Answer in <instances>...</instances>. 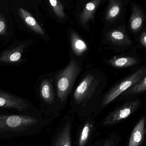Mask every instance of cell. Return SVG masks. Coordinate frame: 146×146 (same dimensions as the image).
Here are the masks:
<instances>
[{"label": "cell", "mask_w": 146, "mask_h": 146, "mask_svg": "<svg viewBox=\"0 0 146 146\" xmlns=\"http://www.w3.org/2000/svg\"><path fill=\"white\" fill-rule=\"evenodd\" d=\"M92 126V124L90 122H87L85 124L79 136L78 141L79 146H84L87 143L91 132Z\"/></svg>", "instance_id": "d6986e66"}, {"label": "cell", "mask_w": 146, "mask_h": 146, "mask_svg": "<svg viewBox=\"0 0 146 146\" xmlns=\"http://www.w3.org/2000/svg\"><path fill=\"white\" fill-rule=\"evenodd\" d=\"M49 2L54 13L58 18L64 19L66 17L64 8L61 1L58 0H50Z\"/></svg>", "instance_id": "ffe728a7"}, {"label": "cell", "mask_w": 146, "mask_h": 146, "mask_svg": "<svg viewBox=\"0 0 146 146\" xmlns=\"http://www.w3.org/2000/svg\"><path fill=\"white\" fill-rule=\"evenodd\" d=\"M81 68L76 60L71 58L67 66L60 71L56 77L58 100L65 101L72 90Z\"/></svg>", "instance_id": "7a4b0ae2"}, {"label": "cell", "mask_w": 146, "mask_h": 146, "mask_svg": "<svg viewBox=\"0 0 146 146\" xmlns=\"http://www.w3.org/2000/svg\"><path fill=\"white\" fill-rule=\"evenodd\" d=\"M101 81V76L98 73H87L74 91L73 96L75 102L82 107L85 106L87 102L94 95Z\"/></svg>", "instance_id": "277c9868"}, {"label": "cell", "mask_w": 146, "mask_h": 146, "mask_svg": "<svg viewBox=\"0 0 146 146\" xmlns=\"http://www.w3.org/2000/svg\"><path fill=\"white\" fill-rule=\"evenodd\" d=\"M138 63V59L132 56L114 57L107 61L108 64L116 68L130 67L137 64Z\"/></svg>", "instance_id": "9a60e30c"}, {"label": "cell", "mask_w": 146, "mask_h": 146, "mask_svg": "<svg viewBox=\"0 0 146 146\" xmlns=\"http://www.w3.org/2000/svg\"><path fill=\"white\" fill-rule=\"evenodd\" d=\"M102 2V0H94L85 4L78 17L79 23L83 27H87L90 22L94 19L96 12Z\"/></svg>", "instance_id": "7c38bea8"}, {"label": "cell", "mask_w": 146, "mask_h": 146, "mask_svg": "<svg viewBox=\"0 0 146 146\" xmlns=\"http://www.w3.org/2000/svg\"><path fill=\"white\" fill-rule=\"evenodd\" d=\"M70 38L71 48L75 55L77 56H82L88 52V45L76 32L71 31Z\"/></svg>", "instance_id": "4fadbf2b"}, {"label": "cell", "mask_w": 146, "mask_h": 146, "mask_svg": "<svg viewBox=\"0 0 146 146\" xmlns=\"http://www.w3.org/2000/svg\"></svg>", "instance_id": "484cf974"}, {"label": "cell", "mask_w": 146, "mask_h": 146, "mask_svg": "<svg viewBox=\"0 0 146 146\" xmlns=\"http://www.w3.org/2000/svg\"><path fill=\"white\" fill-rule=\"evenodd\" d=\"M48 122L37 108L27 113H0V140L38 134Z\"/></svg>", "instance_id": "6da1fadb"}, {"label": "cell", "mask_w": 146, "mask_h": 146, "mask_svg": "<svg viewBox=\"0 0 146 146\" xmlns=\"http://www.w3.org/2000/svg\"><path fill=\"white\" fill-rule=\"evenodd\" d=\"M104 42L111 48L122 51L133 48L134 45L123 27L114 28L107 32L104 36Z\"/></svg>", "instance_id": "8992f818"}, {"label": "cell", "mask_w": 146, "mask_h": 146, "mask_svg": "<svg viewBox=\"0 0 146 146\" xmlns=\"http://www.w3.org/2000/svg\"><path fill=\"white\" fill-rule=\"evenodd\" d=\"M140 101L126 102L109 113L102 122L103 126H110L119 123L135 112L139 106Z\"/></svg>", "instance_id": "52a82bcc"}, {"label": "cell", "mask_w": 146, "mask_h": 146, "mask_svg": "<svg viewBox=\"0 0 146 146\" xmlns=\"http://www.w3.org/2000/svg\"><path fill=\"white\" fill-rule=\"evenodd\" d=\"M146 90V76L135 84L131 86L122 94L123 95H129L145 92Z\"/></svg>", "instance_id": "ac0fdd59"}, {"label": "cell", "mask_w": 146, "mask_h": 146, "mask_svg": "<svg viewBox=\"0 0 146 146\" xmlns=\"http://www.w3.org/2000/svg\"><path fill=\"white\" fill-rule=\"evenodd\" d=\"M114 141L113 140H107L105 141V142L103 143L102 146H114Z\"/></svg>", "instance_id": "603a6c76"}, {"label": "cell", "mask_w": 146, "mask_h": 146, "mask_svg": "<svg viewBox=\"0 0 146 146\" xmlns=\"http://www.w3.org/2000/svg\"><path fill=\"white\" fill-rule=\"evenodd\" d=\"M18 12L20 17L32 30L40 35H44L45 32L43 29L31 13L21 7L19 8Z\"/></svg>", "instance_id": "2e32d148"}, {"label": "cell", "mask_w": 146, "mask_h": 146, "mask_svg": "<svg viewBox=\"0 0 146 146\" xmlns=\"http://www.w3.org/2000/svg\"><path fill=\"white\" fill-rule=\"evenodd\" d=\"M145 123L144 117L138 121L131 132L128 146H139L141 144L145 133Z\"/></svg>", "instance_id": "5bb4252c"}, {"label": "cell", "mask_w": 146, "mask_h": 146, "mask_svg": "<svg viewBox=\"0 0 146 146\" xmlns=\"http://www.w3.org/2000/svg\"><path fill=\"white\" fill-rule=\"evenodd\" d=\"M71 123H66L59 129L52 140L51 146H72Z\"/></svg>", "instance_id": "8fae6325"}, {"label": "cell", "mask_w": 146, "mask_h": 146, "mask_svg": "<svg viewBox=\"0 0 146 146\" xmlns=\"http://www.w3.org/2000/svg\"><path fill=\"white\" fill-rule=\"evenodd\" d=\"M7 24L5 17L0 14V35H4L6 34Z\"/></svg>", "instance_id": "44dd1931"}, {"label": "cell", "mask_w": 146, "mask_h": 146, "mask_svg": "<svg viewBox=\"0 0 146 146\" xmlns=\"http://www.w3.org/2000/svg\"><path fill=\"white\" fill-rule=\"evenodd\" d=\"M40 108L42 114L48 117L49 110L55 101V96L52 84L49 80L44 79L42 82L39 90Z\"/></svg>", "instance_id": "ba28073f"}, {"label": "cell", "mask_w": 146, "mask_h": 146, "mask_svg": "<svg viewBox=\"0 0 146 146\" xmlns=\"http://www.w3.org/2000/svg\"></svg>", "instance_id": "d4e9b609"}, {"label": "cell", "mask_w": 146, "mask_h": 146, "mask_svg": "<svg viewBox=\"0 0 146 146\" xmlns=\"http://www.w3.org/2000/svg\"><path fill=\"white\" fill-rule=\"evenodd\" d=\"M36 108L26 99L0 90V113L4 114L27 113Z\"/></svg>", "instance_id": "3957f363"}, {"label": "cell", "mask_w": 146, "mask_h": 146, "mask_svg": "<svg viewBox=\"0 0 146 146\" xmlns=\"http://www.w3.org/2000/svg\"><path fill=\"white\" fill-rule=\"evenodd\" d=\"M140 41L141 45L143 47H146V33L145 31L142 32L140 37Z\"/></svg>", "instance_id": "7402d4cb"}, {"label": "cell", "mask_w": 146, "mask_h": 146, "mask_svg": "<svg viewBox=\"0 0 146 146\" xmlns=\"http://www.w3.org/2000/svg\"><path fill=\"white\" fill-rule=\"evenodd\" d=\"M125 0H111L105 13V22L109 24H112L118 21L122 16L127 5Z\"/></svg>", "instance_id": "9c48e42d"}, {"label": "cell", "mask_w": 146, "mask_h": 146, "mask_svg": "<svg viewBox=\"0 0 146 146\" xmlns=\"http://www.w3.org/2000/svg\"><path fill=\"white\" fill-rule=\"evenodd\" d=\"M131 13L129 20V27L133 33H137L141 31L145 19L143 11L139 5L131 4Z\"/></svg>", "instance_id": "30bf717a"}, {"label": "cell", "mask_w": 146, "mask_h": 146, "mask_svg": "<svg viewBox=\"0 0 146 146\" xmlns=\"http://www.w3.org/2000/svg\"><path fill=\"white\" fill-rule=\"evenodd\" d=\"M23 49V46L4 52L0 57V60L2 62L13 63L18 61L21 59Z\"/></svg>", "instance_id": "e0dca14e"}, {"label": "cell", "mask_w": 146, "mask_h": 146, "mask_svg": "<svg viewBox=\"0 0 146 146\" xmlns=\"http://www.w3.org/2000/svg\"><path fill=\"white\" fill-rule=\"evenodd\" d=\"M2 114H4V113H2Z\"/></svg>", "instance_id": "cb8c5ba5"}, {"label": "cell", "mask_w": 146, "mask_h": 146, "mask_svg": "<svg viewBox=\"0 0 146 146\" xmlns=\"http://www.w3.org/2000/svg\"><path fill=\"white\" fill-rule=\"evenodd\" d=\"M146 67H141L134 73L118 83L107 93L103 98L102 106H105L108 105L131 86L142 79L146 76Z\"/></svg>", "instance_id": "5b68a950"}]
</instances>
